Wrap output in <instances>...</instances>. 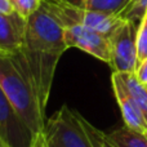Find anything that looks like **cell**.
Listing matches in <instances>:
<instances>
[{
  "instance_id": "ac0fdd59",
  "label": "cell",
  "mask_w": 147,
  "mask_h": 147,
  "mask_svg": "<svg viewBox=\"0 0 147 147\" xmlns=\"http://www.w3.org/2000/svg\"><path fill=\"white\" fill-rule=\"evenodd\" d=\"M31 147H44V143H43V138H41V136L39 138H36L35 141H34L32 146Z\"/></svg>"
},
{
  "instance_id": "5bb4252c",
  "label": "cell",
  "mask_w": 147,
  "mask_h": 147,
  "mask_svg": "<svg viewBox=\"0 0 147 147\" xmlns=\"http://www.w3.org/2000/svg\"><path fill=\"white\" fill-rule=\"evenodd\" d=\"M146 10L147 0H133L119 16L125 21H134V22L140 23V21L145 16Z\"/></svg>"
},
{
  "instance_id": "8992f818",
  "label": "cell",
  "mask_w": 147,
  "mask_h": 147,
  "mask_svg": "<svg viewBox=\"0 0 147 147\" xmlns=\"http://www.w3.org/2000/svg\"><path fill=\"white\" fill-rule=\"evenodd\" d=\"M0 137L8 147H31L34 136L0 88Z\"/></svg>"
},
{
  "instance_id": "9a60e30c",
  "label": "cell",
  "mask_w": 147,
  "mask_h": 147,
  "mask_svg": "<svg viewBox=\"0 0 147 147\" xmlns=\"http://www.w3.org/2000/svg\"><path fill=\"white\" fill-rule=\"evenodd\" d=\"M14 12L27 20L34 12L40 8L41 0H9Z\"/></svg>"
},
{
  "instance_id": "6da1fadb",
  "label": "cell",
  "mask_w": 147,
  "mask_h": 147,
  "mask_svg": "<svg viewBox=\"0 0 147 147\" xmlns=\"http://www.w3.org/2000/svg\"><path fill=\"white\" fill-rule=\"evenodd\" d=\"M67 49L63 27L40 5L27 18L22 49L9 58L30 81L44 110L48 105L57 65Z\"/></svg>"
},
{
  "instance_id": "ba28073f",
  "label": "cell",
  "mask_w": 147,
  "mask_h": 147,
  "mask_svg": "<svg viewBox=\"0 0 147 147\" xmlns=\"http://www.w3.org/2000/svg\"><path fill=\"white\" fill-rule=\"evenodd\" d=\"M111 81L115 98L119 103L120 111H121L123 115L124 125H127L128 128L136 130V132L147 133V123L142 111L138 107V105L134 102V99L129 96V93L125 90L124 85L121 84L116 72H112Z\"/></svg>"
},
{
  "instance_id": "52a82bcc",
  "label": "cell",
  "mask_w": 147,
  "mask_h": 147,
  "mask_svg": "<svg viewBox=\"0 0 147 147\" xmlns=\"http://www.w3.org/2000/svg\"><path fill=\"white\" fill-rule=\"evenodd\" d=\"M27 20L17 12L9 14L0 13V52L3 57H12L22 49L25 44Z\"/></svg>"
},
{
  "instance_id": "9c48e42d",
  "label": "cell",
  "mask_w": 147,
  "mask_h": 147,
  "mask_svg": "<svg viewBox=\"0 0 147 147\" xmlns=\"http://www.w3.org/2000/svg\"><path fill=\"white\" fill-rule=\"evenodd\" d=\"M107 137L115 147H147V133H140L127 125L107 133Z\"/></svg>"
},
{
  "instance_id": "3957f363",
  "label": "cell",
  "mask_w": 147,
  "mask_h": 147,
  "mask_svg": "<svg viewBox=\"0 0 147 147\" xmlns=\"http://www.w3.org/2000/svg\"><path fill=\"white\" fill-rule=\"evenodd\" d=\"M44 147H94L79 119V112L63 105L45 121Z\"/></svg>"
},
{
  "instance_id": "e0dca14e",
  "label": "cell",
  "mask_w": 147,
  "mask_h": 147,
  "mask_svg": "<svg viewBox=\"0 0 147 147\" xmlns=\"http://www.w3.org/2000/svg\"><path fill=\"white\" fill-rule=\"evenodd\" d=\"M13 12H14V9H13L9 0H0V13L1 14H9Z\"/></svg>"
},
{
  "instance_id": "d6986e66",
  "label": "cell",
  "mask_w": 147,
  "mask_h": 147,
  "mask_svg": "<svg viewBox=\"0 0 147 147\" xmlns=\"http://www.w3.org/2000/svg\"><path fill=\"white\" fill-rule=\"evenodd\" d=\"M0 147H8L7 145H5V142H4V141L1 140V137H0Z\"/></svg>"
},
{
  "instance_id": "7a4b0ae2",
  "label": "cell",
  "mask_w": 147,
  "mask_h": 147,
  "mask_svg": "<svg viewBox=\"0 0 147 147\" xmlns=\"http://www.w3.org/2000/svg\"><path fill=\"white\" fill-rule=\"evenodd\" d=\"M0 88L18 117L32 133L34 141L39 138L45 127V110L30 81L18 71L9 57L0 56Z\"/></svg>"
},
{
  "instance_id": "5b68a950",
  "label": "cell",
  "mask_w": 147,
  "mask_h": 147,
  "mask_svg": "<svg viewBox=\"0 0 147 147\" xmlns=\"http://www.w3.org/2000/svg\"><path fill=\"white\" fill-rule=\"evenodd\" d=\"M63 39L67 48H79L107 65L111 62L110 38L105 34L83 25H74L63 28Z\"/></svg>"
},
{
  "instance_id": "ffe728a7",
  "label": "cell",
  "mask_w": 147,
  "mask_h": 147,
  "mask_svg": "<svg viewBox=\"0 0 147 147\" xmlns=\"http://www.w3.org/2000/svg\"><path fill=\"white\" fill-rule=\"evenodd\" d=\"M0 56H3V54H1V52H0Z\"/></svg>"
},
{
  "instance_id": "4fadbf2b",
  "label": "cell",
  "mask_w": 147,
  "mask_h": 147,
  "mask_svg": "<svg viewBox=\"0 0 147 147\" xmlns=\"http://www.w3.org/2000/svg\"><path fill=\"white\" fill-rule=\"evenodd\" d=\"M147 58V10L138 23L137 31V66Z\"/></svg>"
},
{
  "instance_id": "8fae6325",
  "label": "cell",
  "mask_w": 147,
  "mask_h": 147,
  "mask_svg": "<svg viewBox=\"0 0 147 147\" xmlns=\"http://www.w3.org/2000/svg\"><path fill=\"white\" fill-rule=\"evenodd\" d=\"M133 0H80L79 5L89 10L120 14Z\"/></svg>"
},
{
  "instance_id": "277c9868",
  "label": "cell",
  "mask_w": 147,
  "mask_h": 147,
  "mask_svg": "<svg viewBox=\"0 0 147 147\" xmlns=\"http://www.w3.org/2000/svg\"><path fill=\"white\" fill-rule=\"evenodd\" d=\"M137 31L138 22L124 21L110 36L111 62L109 66L116 74L137 71Z\"/></svg>"
},
{
  "instance_id": "2e32d148",
  "label": "cell",
  "mask_w": 147,
  "mask_h": 147,
  "mask_svg": "<svg viewBox=\"0 0 147 147\" xmlns=\"http://www.w3.org/2000/svg\"><path fill=\"white\" fill-rule=\"evenodd\" d=\"M134 75L141 84L147 85V58L137 67V71H136Z\"/></svg>"
},
{
  "instance_id": "30bf717a",
  "label": "cell",
  "mask_w": 147,
  "mask_h": 147,
  "mask_svg": "<svg viewBox=\"0 0 147 147\" xmlns=\"http://www.w3.org/2000/svg\"><path fill=\"white\" fill-rule=\"evenodd\" d=\"M121 84L129 96L141 109L147 123V85H143L137 80L134 74H117Z\"/></svg>"
},
{
  "instance_id": "7c38bea8",
  "label": "cell",
  "mask_w": 147,
  "mask_h": 147,
  "mask_svg": "<svg viewBox=\"0 0 147 147\" xmlns=\"http://www.w3.org/2000/svg\"><path fill=\"white\" fill-rule=\"evenodd\" d=\"M79 119H80L81 125H83L84 130H85V133L88 134L89 140H90L92 145L94 147H115V145L109 140V137H107V133L102 132L101 129H98V128H96L94 125H92L86 119H84V116H81L80 114H79Z\"/></svg>"
}]
</instances>
